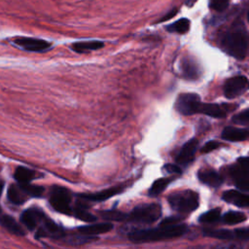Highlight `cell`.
<instances>
[{
    "label": "cell",
    "mask_w": 249,
    "mask_h": 249,
    "mask_svg": "<svg viewBox=\"0 0 249 249\" xmlns=\"http://www.w3.org/2000/svg\"><path fill=\"white\" fill-rule=\"evenodd\" d=\"M191 26V21L187 18H182L171 24L166 25L165 29L171 33H178V34H185L189 31Z\"/></svg>",
    "instance_id": "obj_22"
},
{
    "label": "cell",
    "mask_w": 249,
    "mask_h": 249,
    "mask_svg": "<svg viewBox=\"0 0 249 249\" xmlns=\"http://www.w3.org/2000/svg\"><path fill=\"white\" fill-rule=\"evenodd\" d=\"M234 124H244L247 125L249 124V109L246 108L242 112L234 115L231 120Z\"/></svg>",
    "instance_id": "obj_32"
},
{
    "label": "cell",
    "mask_w": 249,
    "mask_h": 249,
    "mask_svg": "<svg viewBox=\"0 0 249 249\" xmlns=\"http://www.w3.org/2000/svg\"><path fill=\"white\" fill-rule=\"evenodd\" d=\"M235 231V235H236V239L239 240H243V241H247L249 238V231L247 228H242V229H237L234 230Z\"/></svg>",
    "instance_id": "obj_33"
},
{
    "label": "cell",
    "mask_w": 249,
    "mask_h": 249,
    "mask_svg": "<svg viewBox=\"0 0 249 249\" xmlns=\"http://www.w3.org/2000/svg\"><path fill=\"white\" fill-rule=\"evenodd\" d=\"M247 220L246 215L240 211H229L224 214L222 221L227 225H236Z\"/></svg>",
    "instance_id": "obj_26"
},
{
    "label": "cell",
    "mask_w": 249,
    "mask_h": 249,
    "mask_svg": "<svg viewBox=\"0 0 249 249\" xmlns=\"http://www.w3.org/2000/svg\"><path fill=\"white\" fill-rule=\"evenodd\" d=\"M227 105L216 103H201L199 114H204L212 118H224L229 112Z\"/></svg>",
    "instance_id": "obj_15"
},
{
    "label": "cell",
    "mask_w": 249,
    "mask_h": 249,
    "mask_svg": "<svg viewBox=\"0 0 249 249\" xmlns=\"http://www.w3.org/2000/svg\"><path fill=\"white\" fill-rule=\"evenodd\" d=\"M187 231V227L184 224L174 225H160L155 229L134 230L128 233V239L134 243L154 242L160 240H166L182 236Z\"/></svg>",
    "instance_id": "obj_2"
},
{
    "label": "cell",
    "mask_w": 249,
    "mask_h": 249,
    "mask_svg": "<svg viewBox=\"0 0 249 249\" xmlns=\"http://www.w3.org/2000/svg\"><path fill=\"white\" fill-rule=\"evenodd\" d=\"M220 46L228 54L242 60L248 52V32L242 22L233 23L220 37Z\"/></svg>",
    "instance_id": "obj_1"
},
{
    "label": "cell",
    "mask_w": 249,
    "mask_h": 249,
    "mask_svg": "<svg viewBox=\"0 0 249 249\" xmlns=\"http://www.w3.org/2000/svg\"><path fill=\"white\" fill-rule=\"evenodd\" d=\"M230 174L233 179L235 186L241 192L247 193L249 190V158H239L234 165L230 168Z\"/></svg>",
    "instance_id": "obj_6"
},
{
    "label": "cell",
    "mask_w": 249,
    "mask_h": 249,
    "mask_svg": "<svg viewBox=\"0 0 249 249\" xmlns=\"http://www.w3.org/2000/svg\"><path fill=\"white\" fill-rule=\"evenodd\" d=\"M220 146V144L217 141H208L207 143L204 144V146L201 149V152L206 154V153H210L212 151H214L215 149H217Z\"/></svg>",
    "instance_id": "obj_34"
},
{
    "label": "cell",
    "mask_w": 249,
    "mask_h": 249,
    "mask_svg": "<svg viewBox=\"0 0 249 249\" xmlns=\"http://www.w3.org/2000/svg\"><path fill=\"white\" fill-rule=\"evenodd\" d=\"M36 176V172L25 166H18L14 177L18 183H30Z\"/></svg>",
    "instance_id": "obj_24"
},
{
    "label": "cell",
    "mask_w": 249,
    "mask_h": 249,
    "mask_svg": "<svg viewBox=\"0 0 249 249\" xmlns=\"http://www.w3.org/2000/svg\"><path fill=\"white\" fill-rule=\"evenodd\" d=\"M248 89V80L245 76H234L228 79L224 84V94L227 98L237 97Z\"/></svg>",
    "instance_id": "obj_8"
},
{
    "label": "cell",
    "mask_w": 249,
    "mask_h": 249,
    "mask_svg": "<svg viewBox=\"0 0 249 249\" xmlns=\"http://www.w3.org/2000/svg\"><path fill=\"white\" fill-rule=\"evenodd\" d=\"M201 103L200 97L196 93H181L175 101V109L181 115L191 116L199 114Z\"/></svg>",
    "instance_id": "obj_7"
},
{
    "label": "cell",
    "mask_w": 249,
    "mask_h": 249,
    "mask_svg": "<svg viewBox=\"0 0 249 249\" xmlns=\"http://www.w3.org/2000/svg\"><path fill=\"white\" fill-rule=\"evenodd\" d=\"M222 198L231 204H234L238 207H247L248 206V196L245 193L236 191V190H229L224 192Z\"/></svg>",
    "instance_id": "obj_16"
},
{
    "label": "cell",
    "mask_w": 249,
    "mask_h": 249,
    "mask_svg": "<svg viewBox=\"0 0 249 249\" xmlns=\"http://www.w3.org/2000/svg\"><path fill=\"white\" fill-rule=\"evenodd\" d=\"M0 224L9 232L17 235H24L25 232L19 224L10 215H3L0 217Z\"/></svg>",
    "instance_id": "obj_21"
},
{
    "label": "cell",
    "mask_w": 249,
    "mask_h": 249,
    "mask_svg": "<svg viewBox=\"0 0 249 249\" xmlns=\"http://www.w3.org/2000/svg\"><path fill=\"white\" fill-rule=\"evenodd\" d=\"M46 217L45 213L38 208H28L21 213V223L30 231L35 230Z\"/></svg>",
    "instance_id": "obj_12"
},
{
    "label": "cell",
    "mask_w": 249,
    "mask_h": 249,
    "mask_svg": "<svg viewBox=\"0 0 249 249\" xmlns=\"http://www.w3.org/2000/svg\"><path fill=\"white\" fill-rule=\"evenodd\" d=\"M222 138L231 142L244 141L248 138V129L238 128L234 126H227L223 129Z\"/></svg>",
    "instance_id": "obj_17"
},
{
    "label": "cell",
    "mask_w": 249,
    "mask_h": 249,
    "mask_svg": "<svg viewBox=\"0 0 249 249\" xmlns=\"http://www.w3.org/2000/svg\"><path fill=\"white\" fill-rule=\"evenodd\" d=\"M3 187H4V182L0 180V196L2 194V191H3Z\"/></svg>",
    "instance_id": "obj_38"
},
{
    "label": "cell",
    "mask_w": 249,
    "mask_h": 249,
    "mask_svg": "<svg viewBox=\"0 0 249 249\" xmlns=\"http://www.w3.org/2000/svg\"><path fill=\"white\" fill-rule=\"evenodd\" d=\"M163 169L165 171H167L168 173H176V174H180L182 171H181V168L179 167L178 164H174V163H167L163 166Z\"/></svg>",
    "instance_id": "obj_35"
},
{
    "label": "cell",
    "mask_w": 249,
    "mask_h": 249,
    "mask_svg": "<svg viewBox=\"0 0 249 249\" xmlns=\"http://www.w3.org/2000/svg\"><path fill=\"white\" fill-rule=\"evenodd\" d=\"M161 216V207L158 203H144L132 209L128 214H125V221L148 225L156 222Z\"/></svg>",
    "instance_id": "obj_3"
},
{
    "label": "cell",
    "mask_w": 249,
    "mask_h": 249,
    "mask_svg": "<svg viewBox=\"0 0 249 249\" xmlns=\"http://www.w3.org/2000/svg\"><path fill=\"white\" fill-rule=\"evenodd\" d=\"M177 13H178V9L177 8H173V9H171L166 15H164L163 17H161L157 22L158 23H160V22H162V21H165V20H168V19H171L173 17H175L176 15H177Z\"/></svg>",
    "instance_id": "obj_36"
},
{
    "label": "cell",
    "mask_w": 249,
    "mask_h": 249,
    "mask_svg": "<svg viewBox=\"0 0 249 249\" xmlns=\"http://www.w3.org/2000/svg\"><path fill=\"white\" fill-rule=\"evenodd\" d=\"M13 44L24 51L35 53L45 52L52 47L50 42L32 37H17L16 39H14Z\"/></svg>",
    "instance_id": "obj_9"
},
{
    "label": "cell",
    "mask_w": 249,
    "mask_h": 249,
    "mask_svg": "<svg viewBox=\"0 0 249 249\" xmlns=\"http://www.w3.org/2000/svg\"><path fill=\"white\" fill-rule=\"evenodd\" d=\"M197 177L201 183L213 188L221 186L224 182L223 177L213 169H200L197 172Z\"/></svg>",
    "instance_id": "obj_14"
},
{
    "label": "cell",
    "mask_w": 249,
    "mask_h": 249,
    "mask_svg": "<svg viewBox=\"0 0 249 249\" xmlns=\"http://www.w3.org/2000/svg\"><path fill=\"white\" fill-rule=\"evenodd\" d=\"M113 225L111 223H100L94 225H88L82 226L78 228V231L81 234L85 235H97L100 233H105L112 231Z\"/></svg>",
    "instance_id": "obj_19"
},
{
    "label": "cell",
    "mask_w": 249,
    "mask_h": 249,
    "mask_svg": "<svg viewBox=\"0 0 249 249\" xmlns=\"http://www.w3.org/2000/svg\"><path fill=\"white\" fill-rule=\"evenodd\" d=\"M124 190L123 187H114L110 189H106L97 193L93 194H80L79 197L86 200L87 202H96V201H104L110 197H113L114 196L122 193Z\"/></svg>",
    "instance_id": "obj_13"
},
{
    "label": "cell",
    "mask_w": 249,
    "mask_h": 249,
    "mask_svg": "<svg viewBox=\"0 0 249 249\" xmlns=\"http://www.w3.org/2000/svg\"><path fill=\"white\" fill-rule=\"evenodd\" d=\"M198 147V141L196 138H192L183 145L180 152L176 157V163L178 165H187L195 159L196 152Z\"/></svg>",
    "instance_id": "obj_11"
},
{
    "label": "cell",
    "mask_w": 249,
    "mask_h": 249,
    "mask_svg": "<svg viewBox=\"0 0 249 249\" xmlns=\"http://www.w3.org/2000/svg\"><path fill=\"white\" fill-rule=\"evenodd\" d=\"M70 192L60 186H53L50 192V204L57 212L65 215H72L73 208L70 206Z\"/></svg>",
    "instance_id": "obj_5"
},
{
    "label": "cell",
    "mask_w": 249,
    "mask_h": 249,
    "mask_svg": "<svg viewBox=\"0 0 249 249\" xmlns=\"http://www.w3.org/2000/svg\"><path fill=\"white\" fill-rule=\"evenodd\" d=\"M221 216V210L220 208H214L211 210H208L207 212L203 213L202 215H200L199 217V222L201 223H205V224H212V223H216L220 220Z\"/></svg>",
    "instance_id": "obj_28"
},
{
    "label": "cell",
    "mask_w": 249,
    "mask_h": 249,
    "mask_svg": "<svg viewBox=\"0 0 249 249\" xmlns=\"http://www.w3.org/2000/svg\"><path fill=\"white\" fill-rule=\"evenodd\" d=\"M41 224L42 226L37 231L36 238L50 237L54 239H60L65 235L64 230L47 216L43 219Z\"/></svg>",
    "instance_id": "obj_10"
},
{
    "label": "cell",
    "mask_w": 249,
    "mask_h": 249,
    "mask_svg": "<svg viewBox=\"0 0 249 249\" xmlns=\"http://www.w3.org/2000/svg\"><path fill=\"white\" fill-rule=\"evenodd\" d=\"M22 189L27 193V195L30 197H40L43 196V193L45 189L41 186H35V185H30L29 183H18Z\"/></svg>",
    "instance_id": "obj_29"
},
{
    "label": "cell",
    "mask_w": 249,
    "mask_h": 249,
    "mask_svg": "<svg viewBox=\"0 0 249 249\" xmlns=\"http://www.w3.org/2000/svg\"><path fill=\"white\" fill-rule=\"evenodd\" d=\"M171 181H172L171 178H160V179L156 180L152 184V186L148 192L149 196H158L166 189V187L168 186V184Z\"/></svg>",
    "instance_id": "obj_27"
},
{
    "label": "cell",
    "mask_w": 249,
    "mask_h": 249,
    "mask_svg": "<svg viewBox=\"0 0 249 249\" xmlns=\"http://www.w3.org/2000/svg\"><path fill=\"white\" fill-rule=\"evenodd\" d=\"M104 47V43L102 41L91 40V41H80L75 42L71 45V49L78 53H85L90 51H96Z\"/></svg>",
    "instance_id": "obj_20"
},
{
    "label": "cell",
    "mask_w": 249,
    "mask_h": 249,
    "mask_svg": "<svg viewBox=\"0 0 249 249\" xmlns=\"http://www.w3.org/2000/svg\"><path fill=\"white\" fill-rule=\"evenodd\" d=\"M203 235L222 240L236 239L235 231L230 230H204Z\"/></svg>",
    "instance_id": "obj_23"
},
{
    "label": "cell",
    "mask_w": 249,
    "mask_h": 249,
    "mask_svg": "<svg viewBox=\"0 0 249 249\" xmlns=\"http://www.w3.org/2000/svg\"><path fill=\"white\" fill-rule=\"evenodd\" d=\"M100 216L109 221H125V213H123L119 210H105L100 212Z\"/></svg>",
    "instance_id": "obj_30"
},
{
    "label": "cell",
    "mask_w": 249,
    "mask_h": 249,
    "mask_svg": "<svg viewBox=\"0 0 249 249\" xmlns=\"http://www.w3.org/2000/svg\"><path fill=\"white\" fill-rule=\"evenodd\" d=\"M0 214H1V207H0Z\"/></svg>",
    "instance_id": "obj_39"
},
{
    "label": "cell",
    "mask_w": 249,
    "mask_h": 249,
    "mask_svg": "<svg viewBox=\"0 0 249 249\" xmlns=\"http://www.w3.org/2000/svg\"><path fill=\"white\" fill-rule=\"evenodd\" d=\"M182 70L188 79H196L199 76V69L194 60L186 58L182 61Z\"/></svg>",
    "instance_id": "obj_25"
},
{
    "label": "cell",
    "mask_w": 249,
    "mask_h": 249,
    "mask_svg": "<svg viewBox=\"0 0 249 249\" xmlns=\"http://www.w3.org/2000/svg\"><path fill=\"white\" fill-rule=\"evenodd\" d=\"M230 2L231 0H209L208 6L211 10L218 13H222L228 9Z\"/></svg>",
    "instance_id": "obj_31"
},
{
    "label": "cell",
    "mask_w": 249,
    "mask_h": 249,
    "mask_svg": "<svg viewBox=\"0 0 249 249\" xmlns=\"http://www.w3.org/2000/svg\"><path fill=\"white\" fill-rule=\"evenodd\" d=\"M181 217H178V216H174V217H167L165 218L161 223L160 225H174V224H177L179 221H180Z\"/></svg>",
    "instance_id": "obj_37"
},
{
    "label": "cell",
    "mask_w": 249,
    "mask_h": 249,
    "mask_svg": "<svg viewBox=\"0 0 249 249\" xmlns=\"http://www.w3.org/2000/svg\"><path fill=\"white\" fill-rule=\"evenodd\" d=\"M168 203L170 207L180 213H191L199 205V196L197 193L185 190L174 193L168 196Z\"/></svg>",
    "instance_id": "obj_4"
},
{
    "label": "cell",
    "mask_w": 249,
    "mask_h": 249,
    "mask_svg": "<svg viewBox=\"0 0 249 249\" xmlns=\"http://www.w3.org/2000/svg\"><path fill=\"white\" fill-rule=\"evenodd\" d=\"M7 196L8 199L15 204H22L30 197L19 184L11 185L8 189Z\"/></svg>",
    "instance_id": "obj_18"
}]
</instances>
